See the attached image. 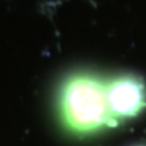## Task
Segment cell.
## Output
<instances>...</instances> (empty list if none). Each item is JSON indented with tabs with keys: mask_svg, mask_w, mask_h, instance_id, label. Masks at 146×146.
<instances>
[{
	"mask_svg": "<svg viewBox=\"0 0 146 146\" xmlns=\"http://www.w3.org/2000/svg\"><path fill=\"white\" fill-rule=\"evenodd\" d=\"M58 110L62 124L73 135H93L117 123L108 107L107 84L88 73L70 76L63 82Z\"/></svg>",
	"mask_w": 146,
	"mask_h": 146,
	"instance_id": "6da1fadb",
	"label": "cell"
},
{
	"mask_svg": "<svg viewBox=\"0 0 146 146\" xmlns=\"http://www.w3.org/2000/svg\"><path fill=\"white\" fill-rule=\"evenodd\" d=\"M107 101L113 119H129L146 107V86L131 74L121 76L107 83Z\"/></svg>",
	"mask_w": 146,
	"mask_h": 146,
	"instance_id": "7a4b0ae2",
	"label": "cell"
},
{
	"mask_svg": "<svg viewBox=\"0 0 146 146\" xmlns=\"http://www.w3.org/2000/svg\"><path fill=\"white\" fill-rule=\"evenodd\" d=\"M139 146H146V145H139Z\"/></svg>",
	"mask_w": 146,
	"mask_h": 146,
	"instance_id": "3957f363",
	"label": "cell"
}]
</instances>
